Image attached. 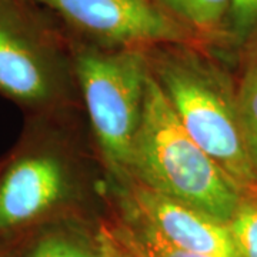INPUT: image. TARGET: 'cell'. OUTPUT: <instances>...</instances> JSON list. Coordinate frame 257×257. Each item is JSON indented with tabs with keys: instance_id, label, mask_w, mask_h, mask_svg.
<instances>
[{
	"instance_id": "5",
	"label": "cell",
	"mask_w": 257,
	"mask_h": 257,
	"mask_svg": "<svg viewBox=\"0 0 257 257\" xmlns=\"http://www.w3.org/2000/svg\"><path fill=\"white\" fill-rule=\"evenodd\" d=\"M32 5L0 0V93L35 114L60 113L77 84L73 55Z\"/></svg>"
},
{
	"instance_id": "11",
	"label": "cell",
	"mask_w": 257,
	"mask_h": 257,
	"mask_svg": "<svg viewBox=\"0 0 257 257\" xmlns=\"http://www.w3.org/2000/svg\"><path fill=\"white\" fill-rule=\"evenodd\" d=\"M227 227L239 256L257 257V187L241 192Z\"/></svg>"
},
{
	"instance_id": "8",
	"label": "cell",
	"mask_w": 257,
	"mask_h": 257,
	"mask_svg": "<svg viewBox=\"0 0 257 257\" xmlns=\"http://www.w3.org/2000/svg\"><path fill=\"white\" fill-rule=\"evenodd\" d=\"M22 257H114L100 229L92 233L72 219L50 221Z\"/></svg>"
},
{
	"instance_id": "14",
	"label": "cell",
	"mask_w": 257,
	"mask_h": 257,
	"mask_svg": "<svg viewBox=\"0 0 257 257\" xmlns=\"http://www.w3.org/2000/svg\"><path fill=\"white\" fill-rule=\"evenodd\" d=\"M0 257H15L8 250H0Z\"/></svg>"
},
{
	"instance_id": "15",
	"label": "cell",
	"mask_w": 257,
	"mask_h": 257,
	"mask_svg": "<svg viewBox=\"0 0 257 257\" xmlns=\"http://www.w3.org/2000/svg\"><path fill=\"white\" fill-rule=\"evenodd\" d=\"M253 62H256V63H257V49H256V57L253 59Z\"/></svg>"
},
{
	"instance_id": "13",
	"label": "cell",
	"mask_w": 257,
	"mask_h": 257,
	"mask_svg": "<svg viewBox=\"0 0 257 257\" xmlns=\"http://www.w3.org/2000/svg\"><path fill=\"white\" fill-rule=\"evenodd\" d=\"M226 30L234 45L243 46L257 35V0H230Z\"/></svg>"
},
{
	"instance_id": "4",
	"label": "cell",
	"mask_w": 257,
	"mask_h": 257,
	"mask_svg": "<svg viewBox=\"0 0 257 257\" xmlns=\"http://www.w3.org/2000/svg\"><path fill=\"white\" fill-rule=\"evenodd\" d=\"M74 74L100 155L119 183L130 177L147 79L143 47H80L73 53Z\"/></svg>"
},
{
	"instance_id": "7",
	"label": "cell",
	"mask_w": 257,
	"mask_h": 257,
	"mask_svg": "<svg viewBox=\"0 0 257 257\" xmlns=\"http://www.w3.org/2000/svg\"><path fill=\"white\" fill-rule=\"evenodd\" d=\"M121 207L173 246L206 257H240L226 223L136 182L120 183Z\"/></svg>"
},
{
	"instance_id": "12",
	"label": "cell",
	"mask_w": 257,
	"mask_h": 257,
	"mask_svg": "<svg viewBox=\"0 0 257 257\" xmlns=\"http://www.w3.org/2000/svg\"><path fill=\"white\" fill-rule=\"evenodd\" d=\"M240 123L248 157L257 175V63L251 62L237 89Z\"/></svg>"
},
{
	"instance_id": "6",
	"label": "cell",
	"mask_w": 257,
	"mask_h": 257,
	"mask_svg": "<svg viewBox=\"0 0 257 257\" xmlns=\"http://www.w3.org/2000/svg\"><path fill=\"white\" fill-rule=\"evenodd\" d=\"M72 26L116 47L187 43L190 32L155 0H32Z\"/></svg>"
},
{
	"instance_id": "3",
	"label": "cell",
	"mask_w": 257,
	"mask_h": 257,
	"mask_svg": "<svg viewBox=\"0 0 257 257\" xmlns=\"http://www.w3.org/2000/svg\"><path fill=\"white\" fill-rule=\"evenodd\" d=\"M57 113L35 114L0 163V234L55 221L84 194V173Z\"/></svg>"
},
{
	"instance_id": "1",
	"label": "cell",
	"mask_w": 257,
	"mask_h": 257,
	"mask_svg": "<svg viewBox=\"0 0 257 257\" xmlns=\"http://www.w3.org/2000/svg\"><path fill=\"white\" fill-rule=\"evenodd\" d=\"M147 59L153 77L193 140L241 192L257 187L240 123L237 92L226 74L186 43L155 46Z\"/></svg>"
},
{
	"instance_id": "10",
	"label": "cell",
	"mask_w": 257,
	"mask_h": 257,
	"mask_svg": "<svg viewBox=\"0 0 257 257\" xmlns=\"http://www.w3.org/2000/svg\"><path fill=\"white\" fill-rule=\"evenodd\" d=\"M162 10L184 29L202 35H217L229 16L230 0H155Z\"/></svg>"
},
{
	"instance_id": "9",
	"label": "cell",
	"mask_w": 257,
	"mask_h": 257,
	"mask_svg": "<svg viewBox=\"0 0 257 257\" xmlns=\"http://www.w3.org/2000/svg\"><path fill=\"white\" fill-rule=\"evenodd\" d=\"M100 231L114 257H206L176 247L126 210L117 220L104 223Z\"/></svg>"
},
{
	"instance_id": "2",
	"label": "cell",
	"mask_w": 257,
	"mask_h": 257,
	"mask_svg": "<svg viewBox=\"0 0 257 257\" xmlns=\"http://www.w3.org/2000/svg\"><path fill=\"white\" fill-rule=\"evenodd\" d=\"M130 180L226 224L241 196L239 186L186 132L152 72L133 146Z\"/></svg>"
}]
</instances>
